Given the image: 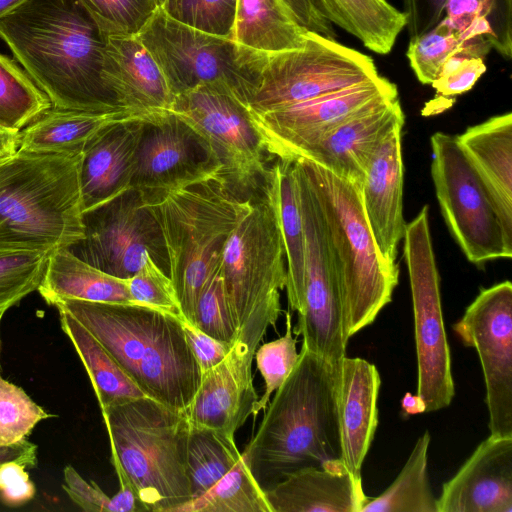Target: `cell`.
<instances>
[{
	"instance_id": "1",
	"label": "cell",
	"mask_w": 512,
	"mask_h": 512,
	"mask_svg": "<svg viewBox=\"0 0 512 512\" xmlns=\"http://www.w3.org/2000/svg\"><path fill=\"white\" fill-rule=\"evenodd\" d=\"M0 38L53 107L122 108L101 77L105 36L79 0H27L0 18Z\"/></svg>"
},
{
	"instance_id": "2",
	"label": "cell",
	"mask_w": 512,
	"mask_h": 512,
	"mask_svg": "<svg viewBox=\"0 0 512 512\" xmlns=\"http://www.w3.org/2000/svg\"><path fill=\"white\" fill-rule=\"evenodd\" d=\"M266 490L306 467L340 468L337 363L301 348L242 453Z\"/></svg>"
},
{
	"instance_id": "3",
	"label": "cell",
	"mask_w": 512,
	"mask_h": 512,
	"mask_svg": "<svg viewBox=\"0 0 512 512\" xmlns=\"http://www.w3.org/2000/svg\"><path fill=\"white\" fill-rule=\"evenodd\" d=\"M54 306L78 320L146 397L187 409L202 371L185 338L184 319L138 304L65 299Z\"/></svg>"
},
{
	"instance_id": "4",
	"label": "cell",
	"mask_w": 512,
	"mask_h": 512,
	"mask_svg": "<svg viewBox=\"0 0 512 512\" xmlns=\"http://www.w3.org/2000/svg\"><path fill=\"white\" fill-rule=\"evenodd\" d=\"M101 413L120 488L134 491L141 511L173 512L192 498L184 411L145 396Z\"/></svg>"
},
{
	"instance_id": "5",
	"label": "cell",
	"mask_w": 512,
	"mask_h": 512,
	"mask_svg": "<svg viewBox=\"0 0 512 512\" xmlns=\"http://www.w3.org/2000/svg\"><path fill=\"white\" fill-rule=\"evenodd\" d=\"M316 201L337 272L348 339L374 322L392 300L399 271L376 246L360 188L307 159H295Z\"/></svg>"
},
{
	"instance_id": "6",
	"label": "cell",
	"mask_w": 512,
	"mask_h": 512,
	"mask_svg": "<svg viewBox=\"0 0 512 512\" xmlns=\"http://www.w3.org/2000/svg\"><path fill=\"white\" fill-rule=\"evenodd\" d=\"M80 157L18 149L0 160V245L57 249L84 238Z\"/></svg>"
},
{
	"instance_id": "7",
	"label": "cell",
	"mask_w": 512,
	"mask_h": 512,
	"mask_svg": "<svg viewBox=\"0 0 512 512\" xmlns=\"http://www.w3.org/2000/svg\"><path fill=\"white\" fill-rule=\"evenodd\" d=\"M146 202L162 232L168 275L182 315L194 325L200 293L220 265L227 239L250 212L253 201L240 199L216 174Z\"/></svg>"
},
{
	"instance_id": "8",
	"label": "cell",
	"mask_w": 512,
	"mask_h": 512,
	"mask_svg": "<svg viewBox=\"0 0 512 512\" xmlns=\"http://www.w3.org/2000/svg\"><path fill=\"white\" fill-rule=\"evenodd\" d=\"M221 273L239 340L256 351L281 312L286 285L285 247L277 212L262 191L227 239Z\"/></svg>"
},
{
	"instance_id": "9",
	"label": "cell",
	"mask_w": 512,
	"mask_h": 512,
	"mask_svg": "<svg viewBox=\"0 0 512 512\" xmlns=\"http://www.w3.org/2000/svg\"><path fill=\"white\" fill-rule=\"evenodd\" d=\"M137 36L161 69L173 96L200 84L222 83L249 106L267 55L178 22L162 7Z\"/></svg>"
},
{
	"instance_id": "10",
	"label": "cell",
	"mask_w": 512,
	"mask_h": 512,
	"mask_svg": "<svg viewBox=\"0 0 512 512\" xmlns=\"http://www.w3.org/2000/svg\"><path fill=\"white\" fill-rule=\"evenodd\" d=\"M403 239L414 316L416 394L424 402L425 412H433L450 405L455 386L427 205L406 223Z\"/></svg>"
},
{
	"instance_id": "11",
	"label": "cell",
	"mask_w": 512,
	"mask_h": 512,
	"mask_svg": "<svg viewBox=\"0 0 512 512\" xmlns=\"http://www.w3.org/2000/svg\"><path fill=\"white\" fill-rule=\"evenodd\" d=\"M379 76L368 55L308 31L300 47L267 55L248 107L265 112Z\"/></svg>"
},
{
	"instance_id": "12",
	"label": "cell",
	"mask_w": 512,
	"mask_h": 512,
	"mask_svg": "<svg viewBox=\"0 0 512 512\" xmlns=\"http://www.w3.org/2000/svg\"><path fill=\"white\" fill-rule=\"evenodd\" d=\"M170 113L207 144L220 175L236 191L255 189L267 169L249 107L222 83L200 84L174 96Z\"/></svg>"
},
{
	"instance_id": "13",
	"label": "cell",
	"mask_w": 512,
	"mask_h": 512,
	"mask_svg": "<svg viewBox=\"0 0 512 512\" xmlns=\"http://www.w3.org/2000/svg\"><path fill=\"white\" fill-rule=\"evenodd\" d=\"M431 176L442 216L465 254L476 265L512 257L496 210L456 136H431Z\"/></svg>"
},
{
	"instance_id": "14",
	"label": "cell",
	"mask_w": 512,
	"mask_h": 512,
	"mask_svg": "<svg viewBox=\"0 0 512 512\" xmlns=\"http://www.w3.org/2000/svg\"><path fill=\"white\" fill-rule=\"evenodd\" d=\"M83 223L84 238L66 248L81 260L110 275L128 279L140 269L148 253L168 274L160 226L138 190L131 188L85 212Z\"/></svg>"
},
{
	"instance_id": "15",
	"label": "cell",
	"mask_w": 512,
	"mask_h": 512,
	"mask_svg": "<svg viewBox=\"0 0 512 512\" xmlns=\"http://www.w3.org/2000/svg\"><path fill=\"white\" fill-rule=\"evenodd\" d=\"M305 231V280L293 328L302 348L331 363L346 356L340 286L313 193L295 160Z\"/></svg>"
},
{
	"instance_id": "16",
	"label": "cell",
	"mask_w": 512,
	"mask_h": 512,
	"mask_svg": "<svg viewBox=\"0 0 512 512\" xmlns=\"http://www.w3.org/2000/svg\"><path fill=\"white\" fill-rule=\"evenodd\" d=\"M462 343L476 350L486 389L490 435L512 437V284L481 289L453 325Z\"/></svg>"
},
{
	"instance_id": "17",
	"label": "cell",
	"mask_w": 512,
	"mask_h": 512,
	"mask_svg": "<svg viewBox=\"0 0 512 512\" xmlns=\"http://www.w3.org/2000/svg\"><path fill=\"white\" fill-rule=\"evenodd\" d=\"M385 96H398V89L390 80L379 76L265 112L249 111L268 156L295 160L302 151L337 125L373 100Z\"/></svg>"
},
{
	"instance_id": "18",
	"label": "cell",
	"mask_w": 512,
	"mask_h": 512,
	"mask_svg": "<svg viewBox=\"0 0 512 512\" xmlns=\"http://www.w3.org/2000/svg\"><path fill=\"white\" fill-rule=\"evenodd\" d=\"M216 174L220 167L207 144L184 121L169 113L145 123L132 188L146 201Z\"/></svg>"
},
{
	"instance_id": "19",
	"label": "cell",
	"mask_w": 512,
	"mask_h": 512,
	"mask_svg": "<svg viewBox=\"0 0 512 512\" xmlns=\"http://www.w3.org/2000/svg\"><path fill=\"white\" fill-rule=\"evenodd\" d=\"M404 122L399 96L377 98L308 146L296 159L312 161L360 188L375 152L389 133Z\"/></svg>"
},
{
	"instance_id": "20",
	"label": "cell",
	"mask_w": 512,
	"mask_h": 512,
	"mask_svg": "<svg viewBox=\"0 0 512 512\" xmlns=\"http://www.w3.org/2000/svg\"><path fill=\"white\" fill-rule=\"evenodd\" d=\"M255 350L237 339L215 367L202 373L198 390L184 411L189 424L233 436L258 400L253 385Z\"/></svg>"
},
{
	"instance_id": "21",
	"label": "cell",
	"mask_w": 512,
	"mask_h": 512,
	"mask_svg": "<svg viewBox=\"0 0 512 512\" xmlns=\"http://www.w3.org/2000/svg\"><path fill=\"white\" fill-rule=\"evenodd\" d=\"M101 77L118 106L150 121L170 113L174 96L137 35L105 36Z\"/></svg>"
},
{
	"instance_id": "22",
	"label": "cell",
	"mask_w": 512,
	"mask_h": 512,
	"mask_svg": "<svg viewBox=\"0 0 512 512\" xmlns=\"http://www.w3.org/2000/svg\"><path fill=\"white\" fill-rule=\"evenodd\" d=\"M437 512H512V437L483 440L443 484Z\"/></svg>"
},
{
	"instance_id": "23",
	"label": "cell",
	"mask_w": 512,
	"mask_h": 512,
	"mask_svg": "<svg viewBox=\"0 0 512 512\" xmlns=\"http://www.w3.org/2000/svg\"><path fill=\"white\" fill-rule=\"evenodd\" d=\"M394 128L381 143L360 186L366 219L385 264L399 271L398 244L403 239V160L401 132Z\"/></svg>"
},
{
	"instance_id": "24",
	"label": "cell",
	"mask_w": 512,
	"mask_h": 512,
	"mask_svg": "<svg viewBox=\"0 0 512 512\" xmlns=\"http://www.w3.org/2000/svg\"><path fill=\"white\" fill-rule=\"evenodd\" d=\"M380 385V374L373 363L347 356L337 363L341 461L357 478H362V465L378 426Z\"/></svg>"
},
{
	"instance_id": "25",
	"label": "cell",
	"mask_w": 512,
	"mask_h": 512,
	"mask_svg": "<svg viewBox=\"0 0 512 512\" xmlns=\"http://www.w3.org/2000/svg\"><path fill=\"white\" fill-rule=\"evenodd\" d=\"M146 122L149 121L112 124L84 148L79 163L84 213L132 188L137 150Z\"/></svg>"
},
{
	"instance_id": "26",
	"label": "cell",
	"mask_w": 512,
	"mask_h": 512,
	"mask_svg": "<svg viewBox=\"0 0 512 512\" xmlns=\"http://www.w3.org/2000/svg\"><path fill=\"white\" fill-rule=\"evenodd\" d=\"M456 138L512 240V113L468 127Z\"/></svg>"
},
{
	"instance_id": "27",
	"label": "cell",
	"mask_w": 512,
	"mask_h": 512,
	"mask_svg": "<svg viewBox=\"0 0 512 512\" xmlns=\"http://www.w3.org/2000/svg\"><path fill=\"white\" fill-rule=\"evenodd\" d=\"M272 512H360L362 478L345 467H306L264 490Z\"/></svg>"
},
{
	"instance_id": "28",
	"label": "cell",
	"mask_w": 512,
	"mask_h": 512,
	"mask_svg": "<svg viewBox=\"0 0 512 512\" xmlns=\"http://www.w3.org/2000/svg\"><path fill=\"white\" fill-rule=\"evenodd\" d=\"M130 121L151 122L124 108L92 112L52 106L20 131L18 149L34 153L80 155L105 128Z\"/></svg>"
},
{
	"instance_id": "29",
	"label": "cell",
	"mask_w": 512,
	"mask_h": 512,
	"mask_svg": "<svg viewBox=\"0 0 512 512\" xmlns=\"http://www.w3.org/2000/svg\"><path fill=\"white\" fill-rule=\"evenodd\" d=\"M262 191L272 202L280 222L286 258V293L297 311L305 280V231L295 160L274 158L264 173Z\"/></svg>"
},
{
	"instance_id": "30",
	"label": "cell",
	"mask_w": 512,
	"mask_h": 512,
	"mask_svg": "<svg viewBox=\"0 0 512 512\" xmlns=\"http://www.w3.org/2000/svg\"><path fill=\"white\" fill-rule=\"evenodd\" d=\"M37 290L45 302L53 306L65 299L135 304L127 279L88 264L66 248L51 251Z\"/></svg>"
},
{
	"instance_id": "31",
	"label": "cell",
	"mask_w": 512,
	"mask_h": 512,
	"mask_svg": "<svg viewBox=\"0 0 512 512\" xmlns=\"http://www.w3.org/2000/svg\"><path fill=\"white\" fill-rule=\"evenodd\" d=\"M308 31L282 0H237L231 40L268 55L300 47Z\"/></svg>"
},
{
	"instance_id": "32",
	"label": "cell",
	"mask_w": 512,
	"mask_h": 512,
	"mask_svg": "<svg viewBox=\"0 0 512 512\" xmlns=\"http://www.w3.org/2000/svg\"><path fill=\"white\" fill-rule=\"evenodd\" d=\"M331 23L353 35L380 55L391 52L405 28L402 11L387 0H312Z\"/></svg>"
},
{
	"instance_id": "33",
	"label": "cell",
	"mask_w": 512,
	"mask_h": 512,
	"mask_svg": "<svg viewBox=\"0 0 512 512\" xmlns=\"http://www.w3.org/2000/svg\"><path fill=\"white\" fill-rule=\"evenodd\" d=\"M62 331L76 350L100 410L145 397L101 343L71 314L58 310Z\"/></svg>"
},
{
	"instance_id": "34",
	"label": "cell",
	"mask_w": 512,
	"mask_h": 512,
	"mask_svg": "<svg viewBox=\"0 0 512 512\" xmlns=\"http://www.w3.org/2000/svg\"><path fill=\"white\" fill-rule=\"evenodd\" d=\"M430 441L425 431L393 483L377 497H368L360 512H437L427 470Z\"/></svg>"
},
{
	"instance_id": "35",
	"label": "cell",
	"mask_w": 512,
	"mask_h": 512,
	"mask_svg": "<svg viewBox=\"0 0 512 512\" xmlns=\"http://www.w3.org/2000/svg\"><path fill=\"white\" fill-rule=\"evenodd\" d=\"M242 458L234 437L190 425L187 443V474L191 496L206 493Z\"/></svg>"
},
{
	"instance_id": "36",
	"label": "cell",
	"mask_w": 512,
	"mask_h": 512,
	"mask_svg": "<svg viewBox=\"0 0 512 512\" xmlns=\"http://www.w3.org/2000/svg\"><path fill=\"white\" fill-rule=\"evenodd\" d=\"M173 512H272L264 489L242 458L203 495Z\"/></svg>"
},
{
	"instance_id": "37",
	"label": "cell",
	"mask_w": 512,
	"mask_h": 512,
	"mask_svg": "<svg viewBox=\"0 0 512 512\" xmlns=\"http://www.w3.org/2000/svg\"><path fill=\"white\" fill-rule=\"evenodd\" d=\"M51 107L47 95L18 62L0 53V126L20 132Z\"/></svg>"
},
{
	"instance_id": "38",
	"label": "cell",
	"mask_w": 512,
	"mask_h": 512,
	"mask_svg": "<svg viewBox=\"0 0 512 512\" xmlns=\"http://www.w3.org/2000/svg\"><path fill=\"white\" fill-rule=\"evenodd\" d=\"M471 48L490 51L492 46L485 37L464 41L441 20L428 32L410 38L406 56L419 82L432 84L450 57Z\"/></svg>"
},
{
	"instance_id": "39",
	"label": "cell",
	"mask_w": 512,
	"mask_h": 512,
	"mask_svg": "<svg viewBox=\"0 0 512 512\" xmlns=\"http://www.w3.org/2000/svg\"><path fill=\"white\" fill-rule=\"evenodd\" d=\"M52 250L0 245V313L38 289Z\"/></svg>"
},
{
	"instance_id": "40",
	"label": "cell",
	"mask_w": 512,
	"mask_h": 512,
	"mask_svg": "<svg viewBox=\"0 0 512 512\" xmlns=\"http://www.w3.org/2000/svg\"><path fill=\"white\" fill-rule=\"evenodd\" d=\"M54 417L0 373V445L21 442L42 420Z\"/></svg>"
},
{
	"instance_id": "41",
	"label": "cell",
	"mask_w": 512,
	"mask_h": 512,
	"mask_svg": "<svg viewBox=\"0 0 512 512\" xmlns=\"http://www.w3.org/2000/svg\"><path fill=\"white\" fill-rule=\"evenodd\" d=\"M255 352L257 368L264 379L265 390L253 407L254 416L267 408L272 393L283 384L298 362L300 353L296 349L292 316L289 311L286 312L285 334L263 344Z\"/></svg>"
},
{
	"instance_id": "42",
	"label": "cell",
	"mask_w": 512,
	"mask_h": 512,
	"mask_svg": "<svg viewBox=\"0 0 512 512\" xmlns=\"http://www.w3.org/2000/svg\"><path fill=\"white\" fill-rule=\"evenodd\" d=\"M237 0H165L173 19L199 31L231 40Z\"/></svg>"
},
{
	"instance_id": "43",
	"label": "cell",
	"mask_w": 512,
	"mask_h": 512,
	"mask_svg": "<svg viewBox=\"0 0 512 512\" xmlns=\"http://www.w3.org/2000/svg\"><path fill=\"white\" fill-rule=\"evenodd\" d=\"M104 36L137 35L154 11L157 0H79Z\"/></svg>"
},
{
	"instance_id": "44",
	"label": "cell",
	"mask_w": 512,
	"mask_h": 512,
	"mask_svg": "<svg viewBox=\"0 0 512 512\" xmlns=\"http://www.w3.org/2000/svg\"><path fill=\"white\" fill-rule=\"evenodd\" d=\"M194 325L209 336L231 345L238 338V329L224 289L221 263L210 275L200 293Z\"/></svg>"
},
{
	"instance_id": "45",
	"label": "cell",
	"mask_w": 512,
	"mask_h": 512,
	"mask_svg": "<svg viewBox=\"0 0 512 512\" xmlns=\"http://www.w3.org/2000/svg\"><path fill=\"white\" fill-rule=\"evenodd\" d=\"M127 280L129 293L135 304L184 319L170 277L153 261L148 253L145 254L140 269Z\"/></svg>"
},
{
	"instance_id": "46",
	"label": "cell",
	"mask_w": 512,
	"mask_h": 512,
	"mask_svg": "<svg viewBox=\"0 0 512 512\" xmlns=\"http://www.w3.org/2000/svg\"><path fill=\"white\" fill-rule=\"evenodd\" d=\"M485 71L486 65L479 50L467 49L450 57L431 85L440 96H457L472 89Z\"/></svg>"
},
{
	"instance_id": "47",
	"label": "cell",
	"mask_w": 512,
	"mask_h": 512,
	"mask_svg": "<svg viewBox=\"0 0 512 512\" xmlns=\"http://www.w3.org/2000/svg\"><path fill=\"white\" fill-rule=\"evenodd\" d=\"M63 475V489L83 511L114 512L112 498L95 482H87L73 466H65Z\"/></svg>"
},
{
	"instance_id": "48",
	"label": "cell",
	"mask_w": 512,
	"mask_h": 512,
	"mask_svg": "<svg viewBox=\"0 0 512 512\" xmlns=\"http://www.w3.org/2000/svg\"><path fill=\"white\" fill-rule=\"evenodd\" d=\"M26 468L24 464L14 460L0 465V501L4 505L16 508L34 498L36 488Z\"/></svg>"
},
{
	"instance_id": "49",
	"label": "cell",
	"mask_w": 512,
	"mask_h": 512,
	"mask_svg": "<svg viewBox=\"0 0 512 512\" xmlns=\"http://www.w3.org/2000/svg\"><path fill=\"white\" fill-rule=\"evenodd\" d=\"M182 327L202 373L222 362L233 346L209 336L186 320H182Z\"/></svg>"
},
{
	"instance_id": "50",
	"label": "cell",
	"mask_w": 512,
	"mask_h": 512,
	"mask_svg": "<svg viewBox=\"0 0 512 512\" xmlns=\"http://www.w3.org/2000/svg\"><path fill=\"white\" fill-rule=\"evenodd\" d=\"M448 0H402L406 29L413 38L434 28L443 18Z\"/></svg>"
},
{
	"instance_id": "51",
	"label": "cell",
	"mask_w": 512,
	"mask_h": 512,
	"mask_svg": "<svg viewBox=\"0 0 512 512\" xmlns=\"http://www.w3.org/2000/svg\"><path fill=\"white\" fill-rule=\"evenodd\" d=\"M493 6L494 0H448L442 21L461 35L476 20L488 22Z\"/></svg>"
},
{
	"instance_id": "52",
	"label": "cell",
	"mask_w": 512,
	"mask_h": 512,
	"mask_svg": "<svg viewBox=\"0 0 512 512\" xmlns=\"http://www.w3.org/2000/svg\"><path fill=\"white\" fill-rule=\"evenodd\" d=\"M295 20L309 31L336 39L332 23L316 8L312 0H282Z\"/></svg>"
},
{
	"instance_id": "53",
	"label": "cell",
	"mask_w": 512,
	"mask_h": 512,
	"mask_svg": "<svg viewBox=\"0 0 512 512\" xmlns=\"http://www.w3.org/2000/svg\"><path fill=\"white\" fill-rule=\"evenodd\" d=\"M12 460L24 464L27 468L35 467L37 445L26 439L12 445H0V465Z\"/></svg>"
},
{
	"instance_id": "54",
	"label": "cell",
	"mask_w": 512,
	"mask_h": 512,
	"mask_svg": "<svg viewBox=\"0 0 512 512\" xmlns=\"http://www.w3.org/2000/svg\"><path fill=\"white\" fill-rule=\"evenodd\" d=\"M20 132L9 131L0 126V160L13 155L19 148Z\"/></svg>"
},
{
	"instance_id": "55",
	"label": "cell",
	"mask_w": 512,
	"mask_h": 512,
	"mask_svg": "<svg viewBox=\"0 0 512 512\" xmlns=\"http://www.w3.org/2000/svg\"><path fill=\"white\" fill-rule=\"evenodd\" d=\"M425 412V404L417 394L407 392L401 402V415L410 417Z\"/></svg>"
},
{
	"instance_id": "56",
	"label": "cell",
	"mask_w": 512,
	"mask_h": 512,
	"mask_svg": "<svg viewBox=\"0 0 512 512\" xmlns=\"http://www.w3.org/2000/svg\"><path fill=\"white\" fill-rule=\"evenodd\" d=\"M27 0H0V18Z\"/></svg>"
},
{
	"instance_id": "57",
	"label": "cell",
	"mask_w": 512,
	"mask_h": 512,
	"mask_svg": "<svg viewBox=\"0 0 512 512\" xmlns=\"http://www.w3.org/2000/svg\"><path fill=\"white\" fill-rule=\"evenodd\" d=\"M494 5L498 9H509L512 7V0H494Z\"/></svg>"
},
{
	"instance_id": "58",
	"label": "cell",
	"mask_w": 512,
	"mask_h": 512,
	"mask_svg": "<svg viewBox=\"0 0 512 512\" xmlns=\"http://www.w3.org/2000/svg\"><path fill=\"white\" fill-rule=\"evenodd\" d=\"M3 315H4V313H0V326H1V320H2ZM0 355H1V330H0ZM0 368H1V363H0Z\"/></svg>"
},
{
	"instance_id": "59",
	"label": "cell",
	"mask_w": 512,
	"mask_h": 512,
	"mask_svg": "<svg viewBox=\"0 0 512 512\" xmlns=\"http://www.w3.org/2000/svg\"><path fill=\"white\" fill-rule=\"evenodd\" d=\"M165 0H157L158 6L161 7L164 4Z\"/></svg>"
}]
</instances>
